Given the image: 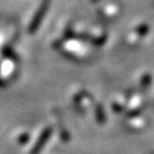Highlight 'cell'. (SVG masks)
<instances>
[{
	"mask_svg": "<svg viewBox=\"0 0 154 154\" xmlns=\"http://www.w3.org/2000/svg\"><path fill=\"white\" fill-rule=\"evenodd\" d=\"M51 134H53V130H51V128H46L45 130L42 132V134L40 135V137L38 138L36 142L34 143L33 148H32L31 151H30V154H40V152L42 151V149L44 148L46 142L51 138Z\"/></svg>",
	"mask_w": 154,
	"mask_h": 154,
	"instance_id": "6da1fadb",
	"label": "cell"
},
{
	"mask_svg": "<svg viewBox=\"0 0 154 154\" xmlns=\"http://www.w3.org/2000/svg\"><path fill=\"white\" fill-rule=\"evenodd\" d=\"M95 118L99 123H104L105 122V112H104V109L101 105H97L95 107Z\"/></svg>",
	"mask_w": 154,
	"mask_h": 154,
	"instance_id": "7a4b0ae2",
	"label": "cell"
},
{
	"mask_svg": "<svg viewBox=\"0 0 154 154\" xmlns=\"http://www.w3.org/2000/svg\"><path fill=\"white\" fill-rule=\"evenodd\" d=\"M28 140H29V135L28 134H24L22 136V138L19 139V142H20V143H25V142H27Z\"/></svg>",
	"mask_w": 154,
	"mask_h": 154,
	"instance_id": "3957f363",
	"label": "cell"
}]
</instances>
